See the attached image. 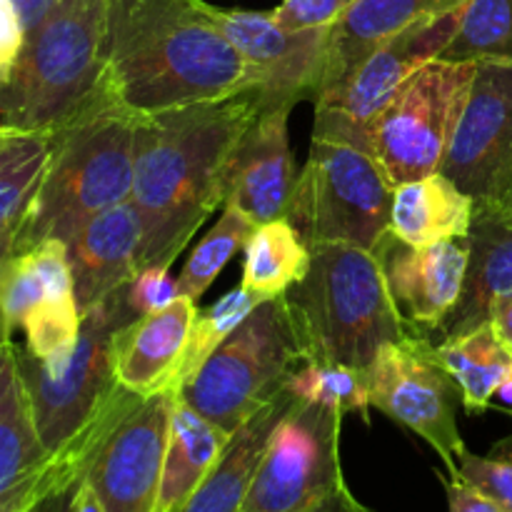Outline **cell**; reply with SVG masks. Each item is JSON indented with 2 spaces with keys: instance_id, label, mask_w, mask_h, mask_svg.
<instances>
[{
  "instance_id": "6da1fadb",
  "label": "cell",
  "mask_w": 512,
  "mask_h": 512,
  "mask_svg": "<svg viewBox=\"0 0 512 512\" xmlns=\"http://www.w3.org/2000/svg\"><path fill=\"white\" fill-rule=\"evenodd\" d=\"M263 110L255 88L140 115L133 203L143 218V268H173L200 225L223 208V175Z\"/></svg>"
},
{
  "instance_id": "7a4b0ae2",
  "label": "cell",
  "mask_w": 512,
  "mask_h": 512,
  "mask_svg": "<svg viewBox=\"0 0 512 512\" xmlns=\"http://www.w3.org/2000/svg\"><path fill=\"white\" fill-rule=\"evenodd\" d=\"M100 88L133 113L153 115L253 83L205 0H110Z\"/></svg>"
},
{
  "instance_id": "3957f363",
  "label": "cell",
  "mask_w": 512,
  "mask_h": 512,
  "mask_svg": "<svg viewBox=\"0 0 512 512\" xmlns=\"http://www.w3.org/2000/svg\"><path fill=\"white\" fill-rule=\"evenodd\" d=\"M138 123V113L98 85L83 108L55 128L48 175L10 255L48 240L70 243L88 220L133 198Z\"/></svg>"
},
{
  "instance_id": "277c9868",
  "label": "cell",
  "mask_w": 512,
  "mask_h": 512,
  "mask_svg": "<svg viewBox=\"0 0 512 512\" xmlns=\"http://www.w3.org/2000/svg\"><path fill=\"white\" fill-rule=\"evenodd\" d=\"M310 255L308 275L288 293L308 360L368 370L385 345L418 335L400 318L373 250L320 243Z\"/></svg>"
},
{
  "instance_id": "5b68a950",
  "label": "cell",
  "mask_w": 512,
  "mask_h": 512,
  "mask_svg": "<svg viewBox=\"0 0 512 512\" xmlns=\"http://www.w3.org/2000/svg\"><path fill=\"white\" fill-rule=\"evenodd\" d=\"M110 0H58L0 78V130H55L98 90Z\"/></svg>"
},
{
  "instance_id": "8992f818",
  "label": "cell",
  "mask_w": 512,
  "mask_h": 512,
  "mask_svg": "<svg viewBox=\"0 0 512 512\" xmlns=\"http://www.w3.org/2000/svg\"><path fill=\"white\" fill-rule=\"evenodd\" d=\"M305 360L288 295L263 300L185 383L180 398L233 435L288 390Z\"/></svg>"
},
{
  "instance_id": "52a82bcc",
  "label": "cell",
  "mask_w": 512,
  "mask_h": 512,
  "mask_svg": "<svg viewBox=\"0 0 512 512\" xmlns=\"http://www.w3.org/2000/svg\"><path fill=\"white\" fill-rule=\"evenodd\" d=\"M393 195L395 185L373 155L338 140L313 138L285 218L308 248L350 243L375 250L390 233Z\"/></svg>"
},
{
  "instance_id": "ba28073f",
  "label": "cell",
  "mask_w": 512,
  "mask_h": 512,
  "mask_svg": "<svg viewBox=\"0 0 512 512\" xmlns=\"http://www.w3.org/2000/svg\"><path fill=\"white\" fill-rule=\"evenodd\" d=\"M135 318L128 285L85 310L78 345L58 373H50L28 345H13L40 438L50 453H58L88 428L120 388L115 378V335Z\"/></svg>"
},
{
  "instance_id": "9c48e42d",
  "label": "cell",
  "mask_w": 512,
  "mask_h": 512,
  "mask_svg": "<svg viewBox=\"0 0 512 512\" xmlns=\"http://www.w3.org/2000/svg\"><path fill=\"white\" fill-rule=\"evenodd\" d=\"M478 63L430 60L395 93L368 130V153L390 183L440 173Z\"/></svg>"
},
{
  "instance_id": "30bf717a",
  "label": "cell",
  "mask_w": 512,
  "mask_h": 512,
  "mask_svg": "<svg viewBox=\"0 0 512 512\" xmlns=\"http://www.w3.org/2000/svg\"><path fill=\"white\" fill-rule=\"evenodd\" d=\"M343 410L298 403L280 420L240 512H313L345 485Z\"/></svg>"
},
{
  "instance_id": "8fae6325",
  "label": "cell",
  "mask_w": 512,
  "mask_h": 512,
  "mask_svg": "<svg viewBox=\"0 0 512 512\" xmlns=\"http://www.w3.org/2000/svg\"><path fill=\"white\" fill-rule=\"evenodd\" d=\"M460 8L420 20L380 43L338 88L320 95L315 100L313 138L338 140L368 153L373 120L420 68L443 55L458 30Z\"/></svg>"
},
{
  "instance_id": "7c38bea8",
  "label": "cell",
  "mask_w": 512,
  "mask_h": 512,
  "mask_svg": "<svg viewBox=\"0 0 512 512\" xmlns=\"http://www.w3.org/2000/svg\"><path fill=\"white\" fill-rule=\"evenodd\" d=\"M368 385L370 405L420 435L440 455L450 478L460 480V455L468 450L458 430L463 393L438 360L430 335L385 345L368 368Z\"/></svg>"
},
{
  "instance_id": "4fadbf2b",
  "label": "cell",
  "mask_w": 512,
  "mask_h": 512,
  "mask_svg": "<svg viewBox=\"0 0 512 512\" xmlns=\"http://www.w3.org/2000/svg\"><path fill=\"white\" fill-rule=\"evenodd\" d=\"M440 173L475 205H505L512 195V63L483 60Z\"/></svg>"
},
{
  "instance_id": "5bb4252c",
  "label": "cell",
  "mask_w": 512,
  "mask_h": 512,
  "mask_svg": "<svg viewBox=\"0 0 512 512\" xmlns=\"http://www.w3.org/2000/svg\"><path fill=\"white\" fill-rule=\"evenodd\" d=\"M220 28L248 63L250 83L263 105H295L315 100L323 85L330 28L288 30L273 10H223L213 5Z\"/></svg>"
},
{
  "instance_id": "9a60e30c",
  "label": "cell",
  "mask_w": 512,
  "mask_h": 512,
  "mask_svg": "<svg viewBox=\"0 0 512 512\" xmlns=\"http://www.w3.org/2000/svg\"><path fill=\"white\" fill-rule=\"evenodd\" d=\"M178 398L180 393H160L140 400L103 445L88 478L105 512H158L170 418Z\"/></svg>"
},
{
  "instance_id": "2e32d148",
  "label": "cell",
  "mask_w": 512,
  "mask_h": 512,
  "mask_svg": "<svg viewBox=\"0 0 512 512\" xmlns=\"http://www.w3.org/2000/svg\"><path fill=\"white\" fill-rule=\"evenodd\" d=\"M290 105H263L230 153L223 175V208L263 225L288 215L298 170L288 138Z\"/></svg>"
},
{
  "instance_id": "e0dca14e",
  "label": "cell",
  "mask_w": 512,
  "mask_h": 512,
  "mask_svg": "<svg viewBox=\"0 0 512 512\" xmlns=\"http://www.w3.org/2000/svg\"><path fill=\"white\" fill-rule=\"evenodd\" d=\"M373 253L400 318L418 333H435L463 293L468 270L465 238L418 248L388 233Z\"/></svg>"
},
{
  "instance_id": "ac0fdd59",
  "label": "cell",
  "mask_w": 512,
  "mask_h": 512,
  "mask_svg": "<svg viewBox=\"0 0 512 512\" xmlns=\"http://www.w3.org/2000/svg\"><path fill=\"white\" fill-rule=\"evenodd\" d=\"M198 303L180 295L158 313L140 315L115 335V378L130 393L153 398L183 390V363L188 353Z\"/></svg>"
},
{
  "instance_id": "d6986e66",
  "label": "cell",
  "mask_w": 512,
  "mask_h": 512,
  "mask_svg": "<svg viewBox=\"0 0 512 512\" xmlns=\"http://www.w3.org/2000/svg\"><path fill=\"white\" fill-rule=\"evenodd\" d=\"M145 228L133 200L95 215L68 243L80 313L133 283L143 270Z\"/></svg>"
},
{
  "instance_id": "ffe728a7",
  "label": "cell",
  "mask_w": 512,
  "mask_h": 512,
  "mask_svg": "<svg viewBox=\"0 0 512 512\" xmlns=\"http://www.w3.org/2000/svg\"><path fill=\"white\" fill-rule=\"evenodd\" d=\"M468 243V270L458 305L435 333L433 343L460 338L490 323L495 305L512 295V213L503 205H475Z\"/></svg>"
},
{
  "instance_id": "44dd1931",
  "label": "cell",
  "mask_w": 512,
  "mask_h": 512,
  "mask_svg": "<svg viewBox=\"0 0 512 512\" xmlns=\"http://www.w3.org/2000/svg\"><path fill=\"white\" fill-rule=\"evenodd\" d=\"M50 453L40 438L28 388L15 363L13 340L3 343L0 365V512H35V490Z\"/></svg>"
},
{
  "instance_id": "7402d4cb",
  "label": "cell",
  "mask_w": 512,
  "mask_h": 512,
  "mask_svg": "<svg viewBox=\"0 0 512 512\" xmlns=\"http://www.w3.org/2000/svg\"><path fill=\"white\" fill-rule=\"evenodd\" d=\"M463 3L468 0H355L330 25L323 85L315 100L338 88L380 43L403 33L420 20L450 13Z\"/></svg>"
},
{
  "instance_id": "603a6c76",
  "label": "cell",
  "mask_w": 512,
  "mask_h": 512,
  "mask_svg": "<svg viewBox=\"0 0 512 512\" xmlns=\"http://www.w3.org/2000/svg\"><path fill=\"white\" fill-rule=\"evenodd\" d=\"M295 403L298 398L285 390L280 398L258 410L248 423L240 425L230 435V443L225 445L215 468L180 512H240L275 428Z\"/></svg>"
},
{
  "instance_id": "cb8c5ba5",
  "label": "cell",
  "mask_w": 512,
  "mask_h": 512,
  "mask_svg": "<svg viewBox=\"0 0 512 512\" xmlns=\"http://www.w3.org/2000/svg\"><path fill=\"white\" fill-rule=\"evenodd\" d=\"M475 200L443 173L425 175L395 188L390 233L410 245H435L468 238Z\"/></svg>"
},
{
  "instance_id": "d4e9b609",
  "label": "cell",
  "mask_w": 512,
  "mask_h": 512,
  "mask_svg": "<svg viewBox=\"0 0 512 512\" xmlns=\"http://www.w3.org/2000/svg\"><path fill=\"white\" fill-rule=\"evenodd\" d=\"M230 443V433L178 398L170 418L168 448L160 478L158 512H180L193 498Z\"/></svg>"
},
{
  "instance_id": "484cf974",
  "label": "cell",
  "mask_w": 512,
  "mask_h": 512,
  "mask_svg": "<svg viewBox=\"0 0 512 512\" xmlns=\"http://www.w3.org/2000/svg\"><path fill=\"white\" fill-rule=\"evenodd\" d=\"M55 130H0V258L10 255L53 160Z\"/></svg>"
},
{
  "instance_id": "4316f807",
  "label": "cell",
  "mask_w": 512,
  "mask_h": 512,
  "mask_svg": "<svg viewBox=\"0 0 512 512\" xmlns=\"http://www.w3.org/2000/svg\"><path fill=\"white\" fill-rule=\"evenodd\" d=\"M438 360L445 365L463 393V410L468 415H483L490 400L512 370V353L498 338L493 323H485L460 338L435 343Z\"/></svg>"
},
{
  "instance_id": "83f0119b",
  "label": "cell",
  "mask_w": 512,
  "mask_h": 512,
  "mask_svg": "<svg viewBox=\"0 0 512 512\" xmlns=\"http://www.w3.org/2000/svg\"><path fill=\"white\" fill-rule=\"evenodd\" d=\"M310 248L288 218L270 220L255 228L245 245L243 285L260 303L288 295L310 270Z\"/></svg>"
},
{
  "instance_id": "f1b7e54d",
  "label": "cell",
  "mask_w": 512,
  "mask_h": 512,
  "mask_svg": "<svg viewBox=\"0 0 512 512\" xmlns=\"http://www.w3.org/2000/svg\"><path fill=\"white\" fill-rule=\"evenodd\" d=\"M453 63H512V0H468L453 40L440 55Z\"/></svg>"
},
{
  "instance_id": "f546056e",
  "label": "cell",
  "mask_w": 512,
  "mask_h": 512,
  "mask_svg": "<svg viewBox=\"0 0 512 512\" xmlns=\"http://www.w3.org/2000/svg\"><path fill=\"white\" fill-rule=\"evenodd\" d=\"M255 228H258V223H253L245 213L223 208L218 223L200 238V243L195 245L193 253L185 260L183 270H180V295L198 303L208 293L210 285L218 280V275L223 273L225 265L233 260V255L238 250H245Z\"/></svg>"
},
{
  "instance_id": "4dcf8cb0",
  "label": "cell",
  "mask_w": 512,
  "mask_h": 512,
  "mask_svg": "<svg viewBox=\"0 0 512 512\" xmlns=\"http://www.w3.org/2000/svg\"><path fill=\"white\" fill-rule=\"evenodd\" d=\"M83 313H80L75 290H45L38 308L23 325L25 345L43 360L50 373H58L78 345Z\"/></svg>"
},
{
  "instance_id": "1f68e13d",
  "label": "cell",
  "mask_w": 512,
  "mask_h": 512,
  "mask_svg": "<svg viewBox=\"0 0 512 512\" xmlns=\"http://www.w3.org/2000/svg\"><path fill=\"white\" fill-rule=\"evenodd\" d=\"M288 390L305 403L328 405L343 413H360L365 423H370L368 370L325 360H305L290 378Z\"/></svg>"
},
{
  "instance_id": "d6a6232c",
  "label": "cell",
  "mask_w": 512,
  "mask_h": 512,
  "mask_svg": "<svg viewBox=\"0 0 512 512\" xmlns=\"http://www.w3.org/2000/svg\"><path fill=\"white\" fill-rule=\"evenodd\" d=\"M258 303V298H253L243 285H238V288L225 293L220 300H215L213 305L198 310V318H195L193 325V338H190L183 363V388L185 383H190L198 375L205 360L223 345V340L248 318L250 310Z\"/></svg>"
},
{
  "instance_id": "836d02e7",
  "label": "cell",
  "mask_w": 512,
  "mask_h": 512,
  "mask_svg": "<svg viewBox=\"0 0 512 512\" xmlns=\"http://www.w3.org/2000/svg\"><path fill=\"white\" fill-rule=\"evenodd\" d=\"M45 295L43 278L33 253H15L0 265V308H3V343L23 328L28 315Z\"/></svg>"
},
{
  "instance_id": "e575fe53",
  "label": "cell",
  "mask_w": 512,
  "mask_h": 512,
  "mask_svg": "<svg viewBox=\"0 0 512 512\" xmlns=\"http://www.w3.org/2000/svg\"><path fill=\"white\" fill-rule=\"evenodd\" d=\"M460 480L473 485L503 512H512V435L495 443L488 455L465 450L460 455Z\"/></svg>"
},
{
  "instance_id": "d590c367",
  "label": "cell",
  "mask_w": 512,
  "mask_h": 512,
  "mask_svg": "<svg viewBox=\"0 0 512 512\" xmlns=\"http://www.w3.org/2000/svg\"><path fill=\"white\" fill-rule=\"evenodd\" d=\"M178 298L180 285L178 278L170 275V268H143L138 278L128 285V303L138 318L158 313Z\"/></svg>"
},
{
  "instance_id": "8d00e7d4",
  "label": "cell",
  "mask_w": 512,
  "mask_h": 512,
  "mask_svg": "<svg viewBox=\"0 0 512 512\" xmlns=\"http://www.w3.org/2000/svg\"><path fill=\"white\" fill-rule=\"evenodd\" d=\"M355 0H283L273 18L288 30L330 28Z\"/></svg>"
},
{
  "instance_id": "74e56055",
  "label": "cell",
  "mask_w": 512,
  "mask_h": 512,
  "mask_svg": "<svg viewBox=\"0 0 512 512\" xmlns=\"http://www.w3.org/2000/svg\"><path fill=\"white\" fill-rule=\"evenodd\" d=\"M25 28L20 25L18 13H15L10 0H0V78L10 73L20 48L25 43Z\"/></svg>"
},
{
  "instance_id": "f35d334b",
  "label": "cell",
  "mask_w": 512,
  "mask_h": 512,
  "mask_svg": "<svg viewBox=\"0 0 512 512\" xmlns=\"http://www.w3.org/2000/svg\"><path fill=\"white\" fill-rule=\"evenodd\" d=\"M440 483H443L445 495H448L450 512H503L493 500H488L485 495H480L473 485H468L465 480L445 478L440 475Z\"/></svg>"
},
{
  "instance_id": "ab89813d",
  "label": "cell",
  "mask_w": 512,
  "mask_h": 512,
  "mask_svg": "<svg viewBox=\"0 0 512 512\" xmlns=\"http://www.w3.org/2000/svg\"><path fill=\"white\" fill-rule=\"evenodd\" d=\"M10 3H13L25 33H30V30H33L35 25H38L40 20L53 10V5L58 3V0H10Z\"/></svg>"
},
{
  "instance_id": "60d3db41",
  "label": "cell",
  "mask_w": 512,
  "mask_h": 512,
  "mask_svg": "<svg viewBox=\"0 0 512 512\" xmlns=\"http://www.w3.org/2000/svg\"><path fill=\"white\" fill-rule=\"evenodd\" d=\"M490 323H493V330L498 333V338L508 345V350L512 353V295L495 305Z\"/></svg>"
},
{
  "instance_id": "b9f144b4",
  "label": "cell",
  "mask_w": 512,
  "mask_h": 512,
  "mask_svg": "<svg viewBox=\"0 0 512 512\" xmlns=\"http://www.w3.org/2000/svg\"><path fill=\"white\" fill-rule=\"evenodd\" d=\"M313 512H373V510L365 508V505L350 493V488H343L340 493H335L333 498L325 500V503L320 505V508H315Z\"/></svg>"
},
{
  "instance_id": "7bdbcfd3",
  "label": "cell",
  "mask_w": 512,
  "mask_h": 512,
  "mask_svg": "<svg viewBox=\"0 0 512 512\" xmlns=\"http://www.w3.org/2000/svg\"><path fill=\"white\" fill-rule=\"evenodd\" d=\"M498 398L503 400V405L508 410H512V370H510V375L508 378L503 380V385H500V390H498Z\"/></svg>"
},
{
  "instance_id": "ee69618b",
  "label": "cell",
  "mask_w": 512,
  "mask_h": 512,
  "mask_svg": "<svg viewBox=\"0 0 512 512\" xmlns=\"http://www.w3.org/2000/svg\"><path fill=\"white\" fill-rule=\"evenodd\" d=\"M63 500H65V495H63V498L50 500V503H45L43 508H38L35 512H63Z\"/></svg>"
},
{
  "instance_id": "f6af8a7d",
  "label": "cell",
  "mask_w": 512,
  "mask_h": 512,
  "mask_svg": "<svg viewBox=\"0 0 512 512\" xmlns=\"http://www.w3.org/2000/svg\"><path fill=\"white\" fill-rule=\"evenodd\" d=\"M503 208H508V210H510V213H512V195H510V198H508V203H505V205H503Z\"/></svg>"
},
{
  "instance_id": "bcb514c9",
  "label": "cell",
  "mask_w": 512,
  "mask_h": 512,
  "mask_svg": "<svg viewBox=\"0 0 512 512\" xmlns=\"http://www.w3.org/2000/svg\"><path fill=\"white\" fill-rule=\"evenodd\" d=\"M510 415H512V410H510Z\"/></svg>"
}]
</instances>
